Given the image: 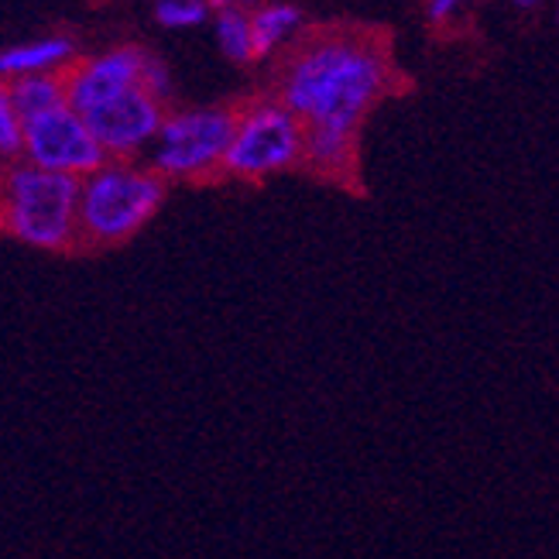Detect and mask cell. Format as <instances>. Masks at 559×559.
Masks as SVG:
<instances>
[{
    "label": "cell",
    "mask_w": 559,
    "mask_h": 559,
    "mask_svg": "<svg viewBox=\"0 0 559 559\" xmlns=\"http://www.w3.org/2000/svg\"><path fill=\"white\" fill-rule=\"evenodd\" d=\"M392 90V59L384 45L360 32H320L296 45L282 62L275 100L302 131L357 138L368 114Z\"/></svg>",
    "instance_id": "6da1fadb"
},
{
    "label": "cell",
    "mask_w": 559,
    "mask_h": 559,
    "mask_svg": "<svg viewBox=\"0 0 559 559\" xmlns=\"http://www.w3.org/2000/svg\"><path fill=\"white\" fill-rule=\"evenodd\" d=\"M168 182L148 165L107 158L96 173L80 179L76 192V251L100 254L128 245L155 221Z\"/></svg>",
    "instance_id": "7a4b0ae2"
},
{
    "label": "cell",
    "mask_w": 559,
    "mask_h": 559,
    "mask_svg": "<svg viewBox=\"0 0 559 559\" xmlns=\"http://www.w3.org/2000/svg\"><path fill=\"white\" fill-rule=\"evenodd\" d=\"M76 192L69 176L28 162H0V234L38 251L76 254Z\"/></svg>",
    "instance_id": "3957f363"
},
{
    "label": "cell",
    "mask_w": 559,
    "mask_h": 559,
    "mask_svg": "<svg viewBox=\"0 0 559 559\" xmlns=\"http://www.w3.org/2000/svg\"><path fill=\"white\" fill-rule=\"evenodd\" d=\"M302 165V124L275 96L237 107L234 134L224 155L221 176L240 182H261Z\"/></svg>",
    "instance_id": "277c9868"
},
{
    "label": "cell",
    "mask_w": 559,
    "mask_h": 559,
    "mask_svg": "<svg viewBox=\"0 0 559 559\" xmlns=\"http://www.w3.org/2000/svg\"><path fill=\"white\" fill-rule=\"evenodd\" d=\"M237 107H192L165 114L152 141V173L165 182H203L221 176Z\"/></svg>",
    "instance_id": "5b68a950"
},
{
    "label": "cell",
    "mask_w": 559,
    "mask_h": 559,
    "mask_svg": "<svg viewBox=\"0 0 559 559\" xmlns=\"http://www.w3.org/2000/svg\"><path fill=\"white\" fill-rule=\"evenodd\" d=\"M21 162H28L41 173H56L69 179H86L96 173L107 155L93 141L83 117L72 107L48 110L35 120H24L21 131Z\"/></svg>",
    "instance_id": "8992f818"
},
{
    "label": "cell",
    "mask_w": 559,
    "mask_h": 559,
    "mask_svg": "<svg viewBox=\"0 0 559 559\" xmlns=\"http://www.w3.org/2000/svg\"><path fill=\"white\" fill-rule=\"evenodd\" d=\"M165 104L155 100L148 90H128L114 96V100L93 107L83 117V124L90 128L93 141L100 144V152L107 158H120L131 162L134 155H141L144 148H152V141L165 120Z\"/></svg>",
    "instance_id": "52a82bcc"
},
{
    "label": "cell",
    "mask_w": 559,
    "mask_h": 559,
    "mask_svg": "<svg viewBox=\"0 0 559 559\" xmlns=\"http://www.w3.org/2000/svg\"><path fill=\"white\" fill-rule=\"evenodd\" d=\"M144 62H148V52L138 45H120L100 56L72 59L69 69L62 72L66 107H72L76 114H86L93 107L114 100V96L141 86Z\"/></svg>",
    "instance_id": "ba28073f"
},
{
    "label": "cell",
    "mask_w": 559,
    "mask_h": 559,
    "mask_svg": "<svg viewBox=\"0 0 559 559\" xmlns=\"http://www.w3.org/2000/svg\"><path fill=\"white\" fill-rule=\"evenodd\" d=\"M72 59H76V45L66 35L21 41L0 52V76L8 83L21 76H41V72H66Z\"/></svg>",
    "instance_id": "9c48e42d"
},
{
    "label": "cell",
    "mask_w": 559,
    "mask_h": 559,
    "mask_svg": "<svg viewBox=\"0 0 559 559\" xmlns=\"http://www.w3.org/2000/svg\"><path fill=\"white\" fill-rule=\"evenodd\" d=\"M8 93L11 104L24 120H35L48 110L66 107V86H62V72H41V76H21V80H8Z\"/></svg>",
    "instance_id": "30bf717a"
},
{
    "label": "cell",
    "mask_w": 559,
    "mask_h": 559,
    "mask_svg": "<svg viewBox=\"0 0 559 559\" xmlns=\"http://www.w3.org/2000/svg\"><path fill=\"white\" fill-rule=\"evenodd\" d=\"M302 32V11L292 4H261L251 11L254 59H269L292 35Z\"/></svg>",
    "instance_id": "8fae6325"
},
{
    "label": "cell",
    "mask_w": 559,
    "mask_h": 559,
    "mask_svg": "<svg viewBox=\"0 0 559 559\" xmlns=\"http://www.w3.org/2000/svg\"><path fill=\"white\" fill-rule=\"evenodd\" d=\"M216 41L224 56L248 66L254 62V38H251V11H216Z\"/></svg>",
    "instance_id": "7c38bea8"
},
{
    "label": "cell",
    "mask_w": 559,
    "mask_h": 559,
    "mask_svg": "<svg viewBox=\"0 0 559 559\" xmlns=\"http://www.w3.org/2000/svg\"><path fill=\"white\" fill-rule=\"evenodd\" d=\"M21 117L11 104L8 83H0V162H17L21 158Z\"/></svg>",
    "instance_id": "4fadbf2b"
},
{
    "label": "cell",
    "mask_w": 559,
    "mask_h": 559,
    "mask_svg": "<svg viewBox=\"0 0 559 559\" xmlns=\"http://www.w3.org/2000/svg\"><path fill=\"white\" fill-rule=\"evenodd\" d=\"M206 0H158L155 4V17L165 28H197L206 21Z\"/></svg>",
    "instance_id": "5bb4252c"
},
{
    "label": "cell",
    "mask_w": 559,
    "mask_h": 559,
    "mask_svg": "<svg viewBox=\"0 0 559 559\" xmlns=\"http://www.w3.org/2000/svg\"><path fill=\"white\" fill-rule=\"evenodd\" d=\"M141 90H148L155 100H168L173 96V76H168V69L162 59L148 56V62H144V72H141Z\"/></svg>",
    "instance_id": "9a60e30c"
},
{
    "label": "cell",
    "mask_w": 559,
    "mask_h": 559,
    "mask_svg": "<svg viewBox=\"0 0 559 559\" xmlns=\"http://www.w3.org/2000/svg\"><path fill=\"white\" fill-rule=\"evenodd\" d=\"M460 4H464V0H429V4H426V14H429V21H436V24H447V21L460 11Z\"/></svg>",
    "instance_id": "2e32d148"
},
{
    "label": "cell",
    "mask_w": 559,
    "mask_h": 559,
    "mask_svg": "<svg viewBox=\"0 0 559 559\" xmlns=\"http://www.w3.org/2000/svg\"><path fill=\"white\" fill-rule=\"evenodd\" d=\"M258 0H206L210 11H251Z\"/></svg>",
    "instance_id": "e0dca14e"
},
{
    "label": "cell",
    "mask_w": 559,
    "mask_h": 559,
    "mask_svg": "<svg viewBox=\"0 0 559 559\" xmlns=\"http://www.w3.org/2000/svg\"><path fill=\"white\" fill-rule=\"evenodd\" d=\"M515 4H519V8H539L543 0H515Z\"/></svg>",
    "instance_id": "ac0fdd59"
},
{
    "label": "cell",
    "mask_w": 559,
    "mask_h": 559,
    "mask_svg": "<svg viewBox=\"0 0 559 559\" xmlns=\"http://www.w3.org/2000/svg\"><path fill=\"white\" fill-rule=\"evenodd\" d=\"M155 4H158V0H155Z\"/></svg>",
    "instance_id": "d6986e66"
}]
</instances>
